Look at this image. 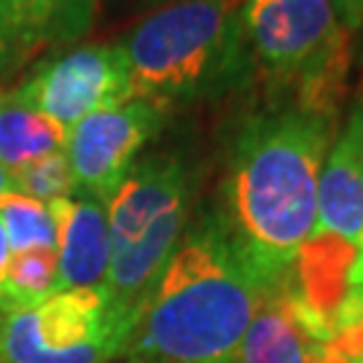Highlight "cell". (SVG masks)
I'll return each instance as SVG.
<instances>
[{"label": "cell", "mask_w": 363, "mask_h": 363, "mask_svg": "<svg viewBox=\"0 0 363 363\" xmlns=\"http://www.w3.org/2000/svg\"><path fill=\"white\" fill-rule=\"evenodd\" d=\"M337 113L283 108L240 130L220 183V226L264 288L286 280L318 226V181Z\"/></svg>", "instance_id": "1"}, {"label": "cell", "mask_w": 363, "mask_h": 363, "mask_svg": "<svg viewBox=\"0 0 363 363\" xmlns=\"http://www.w3.org/2000/svg\"><path fill=\"white\" fill-rule=\"evenodd\" d=\"M267 291L237 256L218 213L202 216L191 229H183L121 358L237 363Z\"/></svg>", "instance_id": "2"}, {"label": "cell", "mask_w": 363, "mask_h": 363, "mask_svg": "<svg viewBox=\"0 0 363 363\" xmlns=\"http://www.w3.org/2000/svg\"><path fill=\"white\" fill-rule=\"evenodd\" d=\"M242 0H172L143 16L121 40L135 100H210L240 89L256 62L247 46Z\"/></svg>", "instance_id": "3"}, {"label": "cell", "mask_w": 363, "mask_h": 363, "mask_svg": "<svg viewBox=\"0 0 363 363\" xmlns=\"http://www.w3.org/2000/svg\"><path fill=\"white\" fill-rule=\"evenodd\" d=\"M240 19L256 70L296 89L298 108L337 113L352 38L331 0H242Z\"/></svg>", "instance_id": "4"}, {"label": "cell", "mask_w": 363, "mask_h": 363, "mask_svg": "<svg viewBox=\"0 0 363 363\" xmlns=\"http://www.w3.org/2000/svg\"><path fill=\"white\" fill-rule=\"evenodd\" d=\"M121 337L103 288L57 291L25 310L0 312V363H113Z\"/></svg>", "instance_id": "5"}, {"label": "cell", "mask_w": 363, "mask_h": 363, "mask_svg": "<svg viewBox=\"0 0 363 363\" xmlns=\"http://www.w3.org/2000/svg\"><path fill=\"white\" fill-rule=\"evenodd\" d=\"M13 89L65 132L97 111L135 100L121 43H86L57 54Z\"/></svg>", "instance_id": "6"}, {"label": "cell", "mask_w": 363, "mask_h": 363, "mask_svg": "<svg viewBox=\"0 0 363 363\" xmlns=\"http://www.w3.org/2000/svg\"><path fill=\"white\" fill-rule=\"evenodd\" d=\"M164 124V108L148 100H130L81 118L65 135V156L78 194L108 202L143 145Z\"/></svg>", "instance_id": "7"}, {"label": "cell", "mask_w": 363, "mask_h": 363, "mask_svg": "<svg viewBox=\"0 0 363 363\" xmlns=\"http://www.w3.org/2000/svg\"><path fill=\"white\" fill-rule=\"evenodd\" d=\"M331 337V325L304 304L291 277H286L261 298L237 363H310L315 347Z\"/></svg>", "instance_id": "8"}, {"label": "cell", "mask_w": 363, "mask_h": 363, "mask_svg": "<svg viewBox=\"0 0 363 363\" xmlns=\"http://www.w3.org/2000/svg\"><path fill=\"white\" fill-rule=\"evenodd\" d=\"M97 19V0H0V76L35 54L76 43Z\"/></svg>", "instance_id": "9"}, {"label": "cell", "mask_w": 363, "mask_h": 363, "mask_svg": "<svg viewBox=\"0 0 363 363\" xmlns=\"http://www.w3.org/2000/svg\"><path fill=\"white\" fill-rule=\"evenodd\" d=\"M183 202H189V181L175 156L156 154L138 159L113 196L105 202L111 256L130 247L162 213Z\"/></svg>", "instance_id": "10"}, {"label": "cell", "mask_w": 363, "mask_h": 363, "mask_svg": "<svg viewBox=\"0 0 363 363\" xmlns=\"http://www.w3.org/2000/svg\"><path fill=\"white\" fill-rule=\"evenodd\" d=\"M57 223L60 291L103 288L111 269V232L100 199L86 194L49 202Z\"/></svg>", "instance_id": "11"}, {"label": "cell", "mask_w": 363, "mask_h": 363, "mask_svg": "<svg viewBox=\"0 0 363 363\" xmlns=\"http://www.w3.org/2000/svg\"><path fill=\"white\" fill-rule=\"evenodd\" d=\"M315 232L350 245L363 264V151L352 118L331 143L320 169Z\"/></svg>", "instance_id": "12"}, {"label": "cell", "mask_w": 363, "mask_h": 363, "mask_svg": "<svg viewBox=\"0 0 363 363\" xmlns=\"http://www.w3.org/2000/svg\"><path fill=\"white\" fill-rule=\"evenodd\" d=\"M65 135L57 121L25 103L16 89H0V164L9 172L62 151Z\"/></svg>", "instance_id": "13"}, {"label": "cell", "mask_w": 363, "mask_h": 363, "mask_svg": "<svg viewBox=\"0 0 363 363\" xmlns=\"http://www.w3.org/2000/svg\"><path fill=\"white\" fill-rule=\"evenodd\" d=\"M57 250H27L11 253L6 274L0 280V312L25 310L57 294L60 288Z\"/></svg>", "instance_id": "14"}, {"label": "cell", "mask_w": 363, "mask_h": 363, "mask_svg": "<svg viewBox=\"0 0 363 363\" xmlns=\"http://www.w3.org/2000/svg\"><path fill=\"white\" fill-rule=\"evenodd\" d=\"M0 220L11 253L49 250V247L57 250V223L46 202L9 191L0 199Z\"/></svg>", "instance_id": "15"}, {"label": "cell", "mask_w": 363, "mask_h": 363, "mask_svg": "<svg viewBox=\"0 0 363 363\" xmlns=\"http://www.w3.org/2000/svg\"><path fill=\"white\" fill-rule=\"evenodd\" d=\"M11 191L16 194H25L30 199H38V202H54V199H65V196H76V178H73V169L70 162L62 151H54L30 162L25 167L13 169L11 172Z\"/></svg>", "instance_id": "16"}, {"label": "cell", "mask_w": 363, "mask_h": 363, "mask_svg": "<svg viewBox=\"0 0 363 363\" xmlns=\"http://www.w3.org/2000/svg\"><path fill=\"white\" fill-rule=\"evenodd\" d=\"M310 363H363V334L355 325L339 328L328 342L315 347Z\"/></svg>", "instance_id": "17"}, {"label": "cell", "mask_w": 363, "mask_h": 363, "mask_svg": "<svg viewBox=\"0 0 363 363\" xmlns=\"http://www.w3.org/2000/svg\"><path fill=\"white\" fill-rule=\"evenodd\" d=\"M347 325H355L363 334V286L352 288L347 298L342 301V307L334 315V331L339 328H347Z\"/></svg>", "instance_id": "18"}, {"label": "cell", "mask_w": 363, "mask_h": 363, "mask_svg": "<svg viewBox=\"0 0 363 363\" xmlns=\"http://www.w3.org/2000/svg\"><path fill=\"white\" fill-rule=\"evenodd\" d=\"M342 25L347 30H361L363 25V0H331Z\"/></svg>", "instance_id": "19"}, {"label": "cell", "mask_w": 363, "mask_h": 363, "mask_svg": "<svg viewBox=\"0 0 363 363\" xmlns=\"http://www.w3.org/2000/svg\"><path fill=\"white\" fill-rule=\"evenodd\" d=\"M9 261H11V247H9V237H6L3 220H0V280H3V274H6Z\"/></svg>", "instance_id": "20"}, {"label": "cell", "mask_w": 363, "mask_h": 363, "mask_svg": "<svg viewBox=\"0 0 363 363\" xmlns=\"http://www.w3.org/2000/svg\"><path fill=\"white\" fill-rule=\"evenodd\" d=\"M350 118L355 121V127H358V138H361V151H363V103H358L352 108Z\"/></svg>", "instance_id": "21"}, {"label": "cell", "mask_w": 363, "mask_h": 363, "mask_svg": "<svg viewBox=\"0 0 363 363\" xmlns=\"http://www.w3.org/2000/svg\"><path fill=\"white\" fill-rule=\"evenodd\" d=\"M11 191V172L0 164V199Z\"/></svg>", "instance_id": "22"}, {"label": "cell", "mask_w": 363, "mask_h": 363, "mask_svg": "<svg viewBox=\"0 0 363 363\" xmlns=\"http://www.w3.org/2000/svg\"><path fill=\"white\" fill-rule=\"evenodd\" d=\"M113 363H164V361H151V358H118Z\"/></svg>", "instance_id": "23"}, {"label": "cell", "mask_w": 363, "mask_h": 363, "mask_svg": "<svg viewBox=\"0 0 363 363\" xmlns=\"http://www.w3.org/2000/svg\"><path fill=\"white\" fill-rule=\"evenodd\" d=\"M154 3H159V6H164V3H172V0H154Z\"/></svg>", "instance_id": "24"}, {"label": "cell", "mask_w": 363, "mask_h": 363, "mask_svg": "<svg viewBox=\"0 0 363 363\" xmlns=\"http://www.w3.org/2000/svg\"><path fill=\"white\" fill-rule=\"evenodd\" d=\"M361 27H363V25H361ZM361 60H363V49H361Z\"/></svg>", "instance_id": "25"}]
</instances>
